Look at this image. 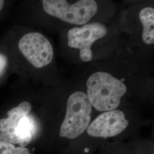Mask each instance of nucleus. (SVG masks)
I'll return each mask as SVG.
<instances>
[{
  "mask_svg": "<svg viewBox=\"0 0 154 154\" xmlns=\"http://www.w3.org/2000/svg\"><path fill=\"white\" fill-rule=\"evenodd\" d=\"M86 86L90 104L102 112L116 110L127 91L124 83L107 72L93 73L88 78Z\"/></svg>",
  "mask_w": 154,
  "mask_h": 154,
  "instance_id": "nucleus-1",
  "label": "nucleus"
},
{
  "mask_svg": "<svg viewBox=\"0 0 154 154\" xmlns=\"http://www.w3.org/2000/svg\"><path fill=\"white\" fill-rule=\"evenodd\" d=\"M92 106L86 94L76 91L69 97L66 115L61 125L60 135L75 139L87 130L91 121Z\"/></svg>",
  "mask_w": 154,
  "mask_h": 154,
  "instance_id": "nucleus-2",
  "label": "nucleus"
},
{
  "mask_svg": "<svg viewBox=\"0 0 154 154\" xmlns=\"http://www.w3.org/2000/svg\"><path fill=\"white\" fill-rule=\"evenodd\" d=\"M44 11L63 21L81 25L87 23L98 11V5L94 0H81L69 4L63 0H44Z\"/></svg>",
  "mask_w": 154,
  "mask_h": 154,
  "instance_id": "nucleus-3",
  "label": "nucleus"
},
{
  "mask_svg": "<svg viewBox=\"0 0 154 154\" xmlns=\"http://www.w3.org/2000/svg\"><path fill=\"white\" fill-rule=\"evenodd\" d=\"M18 48L23 56L36 68L46 66L53 60V46L41 33L32 32L25 34L19 41Z\"/></svg>",
  "mask_w": 154,
  "mask_h": 154,
  "instance_id": "nucleus-4",
  "label": "nucleus"
},
{
  "mask_svg": "<svg viewBox=\"0 0 154 154\" xmlns=\"http://www.w3.org/2000/svg\"><path fill=\"white\" fill-rule=\"evenodd\" d=\"M107 33V28L100 22H93L81 28H73L67 33L68 45L79 50L82 61L89 62L92 60L91 46L97 40L103 38Z\"/></svg>",
  "mask_w": 154,
  "mask_h": 154,
  "instance_id": "nucleus-5",
  "label": "nucleus"
},
{
  "mask_svg": "<svg viewBox=\"0 0 154 154\" xmlns=\"http://www.w3.org/2000/svg\"><path fill=\"white\" fill-rule=\"evenodd\" d=\"M128 123L123 111L118 110L105 111L88 125L87 132L93 137H113L124 131Z\"/></svg>",
  "mask_w": 154,
  "mask_h": 154,
  "instance_id": "nucleus-6",
  "label": "nucleus"
},
{
  "mask_svg": "<svg viewBox=\"0 0 154 154\" xmlns=\"http://www.w3.org/2000/svg\"><path fill=\"white\" fill-rule=\"evenodd\" d=\"M32 105L23 101L8 111V118L0 119V140L11 144H19L20 123L23 117L28 116Z\"/></svg>",
  "mask_w": 154,
  "mask_h": 154,
  "instance_id": "nucleus-7",
  "label": "nucleus"
},
{
  "mask_svg": "<svg viewBox=\"0 0 154 154\" xmlns=\"http://www.w3.org/2000/svg\"><path fill=\"white\" fill-rule=\"evenodd\" d=\"M140 20L143 26L142 39L147 45L154 42V9L152 7L143 8L139 13Z\"/></svg>",
  "mask_w": 154,
  "mask_h": 154,
  "instance_id": "nucleus-8",
  "label": "nucleus"
},
{
  "mask_svg": "<svg viewBox=\"0 0 154 154\" xmlns=\"http://www.w3.org/2000/svg\"><path fill=\"white\" fill-rule=\"evenodd\" d=\"M0 154H30L24 147H16L13 144L0 140Z\"/></svg>",
  "mask_w": 154,
  "mask_h": 154,
  "instance_id": "nucleus-9",
  "label": "nucleus"
},
{
  "mask_svg": "<svg viewBox=\"0 0 154 154\" xmlns=\"http://www.w3.org/2000/svg\"><path fill=\"white\" fill-rule=\"evenodd\" d=\"M8 60L5 55L0 53V77L5 72Z\"/></svg>",
  "mask_w": 154,
  "mask_h": 154,
  "instance_id": "nucleus-10",
  "label": "nucleus"
},
{
  "mask_svg": "<svg viewBox=\"0 0 154 154\" xmlns=\"http://www.w3.org/2000/svg\"><path fill=\"white\" fill-rule=\"evenodd\" d=\"M4 4H5V1L0 0V11H1V10L2 9Z\"/></svg>",
  "mask_w": 154,
  "mask_h": 154,
  "instance_id": "nucleus-11",
  "label": "nucleus"
}]
</instances>
